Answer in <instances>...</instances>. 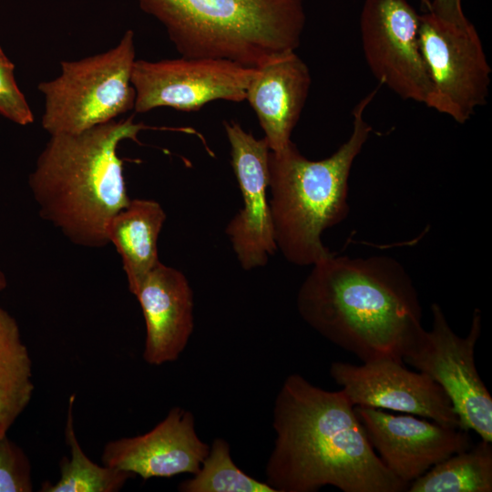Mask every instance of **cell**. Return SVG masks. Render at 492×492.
<instances>
[{
  "instance_id": "cell-5",
  "label": "cell",
  "mask_w": 492,
  "mask_h": 492,
  "mask_svg": "<svg viewBox=\"0 0 492 492\" xmlns=\"http://www.w3.org/2000/svg\"><path fill=\"white\" fill-rule=\"evenodd\" d=\"M190 58H220L257 67L299 47L303 0H137Z\"/></svg>"
},
{
  "instance_id": "cell-21",
  "label": "cell",
  "mask_w": 492,
  "mask_h": 492,
  "mask_svg": "<svg viewBox=\"0 0 492 492\" xmlns=\"http://www.w3.org/2000/svg\"><path fill=\"white\" fill-rule=\"evenodd\" d=\"M182 492H276L268 483L259 481L236 466L230 446L216 438L199 471L179 486Z\"/></svg>"
},
{
  "instance_id": "cell-10",
  "label": "cell",
  "mask_w": 492,
  "mask_h": 492,
  "mask_svg": "<svg viewBox=\"0 0 492 492\" xmlns=\"http://www.w3.org/2000/svg\"><path fill=\"white\" fill-rule=\"evenodd\" d=\"M420 15L407 0H365L362 49L375 78L403 99L427 104L431 84L419 45Z\"/></svg>"
},
{
  "instance_id": "cell-23",
  "label": "cell",
  "mask_w": 492,
  "mask_h": 492,
  "mask_svg": "<svg viewBox=\"0 0 492 492\" xmlns=\"http://www.w3.org/2000/svg\"><path fill=\"white\" fill-rule=\"evenodd\" d=\"M14 70V64L0 46V114L15 124L26 126L34 122L35 117L16 84Z\"/></svg>"
},
{
  "instance_id": "cell-18",
  "label": "cell",
  "mask_w": 492,
  "mask_h": 492,
  "mask_svg": "<svg viewBox=\"0 0 492 492\" xmlns=\"http://www.w3.org/2000/svg\"><path fill=\"white\" fill-rule=\"evenodd\" d=\"M32 361L15 319L0 305V437L28 405Z\"/></svg>"
},
{
  "instance_id": "cell-16",
  "label": "cell",
  "mask_w": 492,
  "mask_h": 492,
  "mask_svg": "<svg viewBox=\"0 0 492 492\" xmlns=\"http://www.w3.org/2000/svg\"><path fill=\"white\" fill-rule=\"evenodd\" d=\"M311 74L295 52L274 56L256 67L245 100L254 110L271 151L291 142L311 87Z\"/></svg>"
},
{
  "instance_id": "cell-20",
  "label": "cell",
  "mask_w": 492,
  "mask_h": 492,
  "mask_svg": "<svg viewBox=\"0 0 492 492\" xmlns=\"http://www.w3.org/2000/svg\"><path fill=\"white\" fill-rule=\"evenodd\" d=\"M75 395L68 403L66 424V440L70 448V458L64 457L60 464V478L56 484L45 482L42 492H116L133 477L131 473L104 465L98 466L83 452L73 425Z\"/></svg>"
},
{
  "instance_id": "cell-11",
  "label": "cell",
  "mask_w": 492,
  "mask_h": 492,
  "mask_svg": "<svg viewBox=\"0 0 492 492\" xmlns=\"http://www.w3.org/2000/svg\"><path fill=\"white\" fill-rule=\"evenodd\" d=\"M403 364L389 358L362 365L334 362L330 374L354 406L390 409L460 427L442 387L426 374L409 371Z\"/></svg>"
},
{
  "instance_id": "cell-14",
  "label": "cell",
  "mask_w": 492,
  "mask_h": 492,
  "mask_svg": "<svg viewBox=\"0 0 492 492\" xmlns=\"http://www.w3.org/2000/svg\"><path fill=\"white\" fill-rule=\"evenodd\" d=\"M209 450L197 435L193 415L174 407L150 431L107 443L101 459L106 466L146 480L183 473L195 475Z\"/></svg>"
},
{
  "instance_id": "cell-26",
  "label": "cell",
  "mask_w": 492,
  "mask_h": 492,
  "mask_svg": "<svg viewBox=\"0 0 492 492\" xmlns=\"http://www.w3.org/2000/svg\"><path fill=\"white\" fill-rule=\"evenodd\" d=\"M421 2L423 5L425 6V8L428 11L430 8L431 0H421Z\"/></svg>"
},
{
  "instance_id": "cell-9",
  "label": "cell",
  "mask_w": 492,
  "mask_h": 492,
  "mask_svg": "<svg viewBox=\"0 0 492 492\" xmlns=\"http://www.w3.org/2000/svg\"><path fill=\"white\" fill-rule=\"evenodd\" d=\"M256 67L220 58L135 61L131 83L135 113L168 107L197 111L214 100H245Z\"/></svg>"
},
{
  "instance_id": "cell-3",
  "label": "cell",
  "mask_w": 492,
  "mask_h": 492,
  "mask_svg": "<svg viewBox=\"0 0 492 492\" xmlns=\"http://www.w3.org/2000/svg\"><path fill=\"white\" fill-rule=\"evenodd\" d=\"M149 128L133 116L74 134L51 135L28 179L40 216L74 244H109L108 225L130 199L118 145Z\"/></svg>"
},
{
  "instance_id": "cell-19",
  "label": "cell",
  "mask_w": 492,
  "mask_h": 492,
  "mask_svg": "<svg viewBox=\"0 0 492 492\" xmlns=\"http://www.w3.org/2000/svg\"><path fill=\"white\" fill-rule=\"evenodd\" d=\"M409 492H491L492 446L481 440L436 464L409 484Z\"/></svg>"
},
{
  "instance_id": "cell-25",
  "label": "cell",
  "mask_w": 492,
  "mask_h": 492,
  "mask_svg": "<svg viewBox=\"0 0 492 492\" xmlns=\"http://www.w3.org/2000/svg\"><path fill=\"white\" fill-rule=\"evenodd\" d=\"M7 286V280L3 272L0 271V292L4 291Z\"/></svg>"
},
{
  "instance_id": "cell-24",
  "label": "cell",
  "mask_w": 492,
  "mask_h": 492,
  "mask_svg": "<svg viewBox=\"0 0 492 492\" xmlns=\"http://www.w3.org/2000/svg\"><path fill=\"white\" fill-rule=\"evenodd\" d=\"M440 19L455 24L469 21L462 8V0H432L428 10Z\"/></svg>"
},
{
  "instance_id": "cell-1",
  "label": "cell",
  "mask_w": 492,
  "mask_h": 492,
  "mask_svg": "<svg viewBox=\"0 0 492 492\" xmlns=\"http://www.w3.org/2000/svg\"><path fill=\"white\" fill-rule=\"evenodd\" d=\"M274 447L266 483L276 492H403L368 441L344 393L312 384L298 374L283 382L274 402Z\"/></svg>"
},
{
  "instance_id": "cell-12",
  "label": "cell",
  "mask_w": 492,
  "mask_h": 492,
  "mask_svg": "<svg viewBox=\"0 0 492 492\" xmlns=\"http://www.w3.org/2000/svg\"><path fill=\"white\" fill-rule=\"evenodd\" d=\"M231 147V165L241 190L243 208L228 223L229 237L238 261L249 271L266 265L277 249L267 190L270 149L241 124L223 121Z\"/></svg>"
},
{
  "instance_id": "cell-7",
  "label": "cell",
  "mask_w": 492,
  "mask_h": 492,
  "mask_svg": "<svg viewBox=\"0 0 492 492\" xmlns=\"http://www.w3.org/2000/svg\"><path fill=\"white\" fill-rule=\"evenodd\" d=\"M419 45L431 84L427 107L463 124L487 103L491 67L474 25L420 15Z\"/></svg>"
},
{
  "instance_id": "cell-22",
  "label": "cell",
  "mask_w": 492,
  "mask_h": 492,
  "mask_svg": "<svg viewBox=\"0 0 492 492\" xmlns=\"http://www.w3.org/2000/svg\"><path fill=\"white\" fill-rule=\"evenodd\" d=\"M32 490L31 466L26 453L6 435L0 437V492Z\"/></svg>"
},
{
  "instance_id": "cell-17",
  "label": "cell",
  "mask_w": 492,
  "mask_h": 492,
  "mask_svg": "<svg viewBox=\"0 0 492 492\" xmlns=\"http://www.w3.org/2000/svg\"><path fill=\"white\" fill-rule=\"evenodd\" d=\"M166 213L153 200H131L108 225V238L122 260L128 290L135 293L147 274L160 261L158 240Z\"/></svg>"
},
{
  "instance_id": "cell-13",
  "label": "cell",
  "mask_w": 492,
  "mask_h": 492,
  "mask_svg": "<svg viewBox=\"0 0 492 492\" xmlns=\"http://www.w3.org/2000/svg\"><path fill=\"white\" fill-rule=\"evenodd\" d=\"M354 412L382 462L407 484L436 464L472 446L468 431L460 427L372 407L354 406Z\"/></svg>"
},
{
  "instance_id": "cell-4",
  "label": "cell",
  "mask_w": 492,
  "mask_h": 492,
  "mask_svg": "<svg viewBox=\"0 0 492 492\" xmlns=\"http://www.w3.org/2000/svg\"><path fill=\"white\" fill-rule=\"evenodd\" d=\"M377 88L353 110V131L333 155L310 160L292 141L269 154V200L277 249L296 265H313L332 252L322 242L324 230L349 211L348 179L372 128L364 118Z\"/></svg>"
},
{
  "instance_id": "cell-2",
  "label": "cell",
  "mask_w": 492,
  "mask_h": 492,
  "mask_svg": "<svg viewBox=\"0 0 492 492\" xmlns=\"http://www.w3.org/2000/svg\"><path fill=\"white\" fill-rule=\"evenodd\" d=\"M302 319L363 363L405 353L424 332L411 278L395 260L331 253L313 265L297 295Z\"/></svg>"
},
{
  "instance_id": "cell-8",
  "label": "cell",
  "mask_w": 492,
  "mask_h": 492,
  "mask_svg": "<svg viewBox=\"0 0 492 492\" xmlns=\"http://www.w3.org/2000/svg\"><path fill=\"white\" fill-rule=\"evenodd\" d=\"M433 326L422 333L405 353L403 362L426 374L448 396L464 430L492 442V397L475 364V346L481 333V312L475 309L466 337L450 327L441 307L431 306Z\"/></svg>"
},
{
  "instance_id": "cell-6",
  "label": "cell",
  "mask_w": 492,
  "mask_h": 492,
  "mask_svg": "<svg viewBox=\"0 0 492 492\" xmlns=\"http://www.w3.org/2000/svg\"><path fill=\"white\" fill-rule=\"evenodd\" d=\"M135 61L132 30L107 52L62 61L57 77L38 84L45 97L43 128L50 136L79 133L134 109Z\"/></svg>"
},
{
  "instance_id": "cell-15",
  "label": "cell",
  "mask_w": 492,
  "mask_h": 492,
  "mask_svg": "<svg viewBox=\"0 0 492 492\" xmlns=\"http://www.w3.org/2000/svg\"><path fill=\"white\" fill-rule=\"evenodd\" d=\"M146 323L143 359L160 365L179 358L194 327L193 293L186 276L159 262L134 293Z\"/></svg>"
}]
</instances>
